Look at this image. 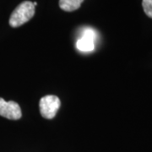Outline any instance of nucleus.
I'll return each instance as SVG.
<instances>
[{"instance_id":"5","label":"nucleus","mask_w":152,"mask_h":152,"mask_svg":"<svg viewBox=\"0 0 152 152\" xmlns=\"http://www.w3.org/2000/svg\"><path fill=\"white\" fill-rule=\"evenodd\" d=\"M84 0H59V7L61 10L72 12L78 10Z\"/></svg>"},{"instance_id":"4","label":"nucleus","mask_w":152,"mask_h":152,"mask_svg":"<svg viewBox=\"0 0 152 152\" xmlns=\"http://www.w3.org/2000/svg\"><path fill=\"white\" fill-rule=\"evenodd\" d=\"M96 39V32L91 28H86L83 31L82 37L76 42L78 50L88 53L95 49V41Z\"/></svg>"},{"instance_id":"1","label":"nucleus","mask_w":152,"mask_h":152,"mask_svg":"<svg viewBox=\"0 0 152 152\" xmlns=\"http://www.w3.org/2000/svg\"><path fill=\"white\" fill-rule=\"evenodd\" d=\"M35 15V6L31 1H24L17 6L10 18V26L16 28L28 22Z\"/></svg>"},{"instance_id":"2","label":"nucleus","mask_w":152,"mask_h":152,"mask_svg":"<svg viewBox=\"0 0 152 152\" xmlns=\"http://www.w3.org/2000/svg\"><path fill=\"white\" fill-rule=\"evenodd\" d=\"M60 106L61 102L58 96L53 95L45 96L39 102L41 115L47 119H52L56 116Z\"/></svg>"},{"instance_id":"6","label":"nucleus","mask_w":152,"mask_h":152,"mask_svg":"<svg viewBox=\"0 0 152 152\" xmlns=\"http://www.w3.org/2000/svg\"><path fill=\"white\" fill-rule=\"evenodd\" d=\"M142 6L145 15L152 19V0H143Z\"/></svg>"},{"instance_id":"3","label":"nucleus","mask_w":152,"mask_h":152,"mask_svg":"<svg viewBox=\"0 0 152 152\" xmlns=\"http://www.w3.org/2000/svg\"><path fill=\"white\" fill-rule=\"evenodd\" d=\"M0 116L8 119L18 120L22 117L20 105L13 101L6 102L0 97Z\"/></svg>"},{"instance_id":"7","label":"nucleus","mask_w":152,"mask_h":152,"mask_svg":"<svg viewBox=\"0 0 152 152\" xmlns=\"http://www.w3.org/2000/svg\"><path fill=\"white\" fill-rule=\"evenodd\" d=\"M33 4H34V6L36 7V6L37 5V2H33Z\"/></svg>"}]
</instances>
